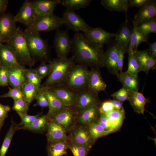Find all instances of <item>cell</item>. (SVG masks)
I'll list each match as a JSON object with an SVG mask.
<instances>
[{
    "label": "cell",
    "instance_id": "obj_54",
    "mask_svg": "<svg viewBox=\"0 0 156 156\" xmlns=\"http://www.w3.org/2000/svg\"><path fill=\"white\" fill-rule=\"evenodd\" d=\"M146 50L148 54L151 57L156 59V41L149 43V48Z\"/></svg>",
    "mask_w": 156,
    "mask_h": 156
},
{
    "label": "cell",
    "instance_id": "obj_49",
    "mask_svg": "<svg viewBox=\"0 0 156 156\" xmlns=\"http://www.w3.org/2000/svg\"><path fill=\"white\" fill-rule=\"evenodd\" d=\"M100 114H107L114 109V106L110 100L106 101L101 103L99 107Z\"/></svg>",
    "mask_w": 156,
    "mask_h": 156
},
{
    "label": "cell",
    "instance_id": "obj_42",
    "mask_svg": "<svg viewBox=\"0 0 156 156\" xmlns=\"http://www.w3.org/2000/svg\"><path fill=\"white\" fill-rule=\"evenodd\" d=\"M14 101L12 110L16 112L18 114H27L29 105L24 99H18L14 100Z\"/></svg>",
    "mask_w": 156,
    "mask_h": 156
},
{
    "label": "cell",
    "instance_id": "obj_21",
    "mask_svg": "<svg viewBox=\"0 0 156 156\" xmlns=\"http://www.w3.org/2000/svg\"><path fill=\"white\" fill-rule=\"evenodd\" d=\"M6 68L8 83L12 88H21L27 81L25 74V68L23 66Z\"/></svg>",
    "mask_w": 156,
    "mask_h": 156
},
{
    "label": "cell",
    "instance_id": "obj_19",
    "mask_svg": "<svg viewBox=\"0 0 156 156\" xmlns=\"http://www.w3.org/2000/svg\"><path fill=\"white\" fill-rule=\"evenodd\" d=\"M107 85L103 81L99 68L92 67L90 70L88 88L97 94L105 91Z\"/></svg>",
    "mask_w": 156,
    "mask_h": 156
},
{
    "label": "cell",
    "instance_id": "obj_13",
    "mask_svg": "<svg viewBox=\"0 0 156 156\" xmlns=\"http://www.w3.org/2000/svg\"><path fill=\"white\" fill-rule=\"evenodd\" d=\"M83 33L89 40L101 48H103L105 44H108L116 36L115 33L108 32L100 27H92Z\"/></svg>",
    "mask_w": 156,
    "mask_h": 156
},
{
    "label": "cell",
    "instance_id": "obj_31",
    "mask_svg": "<svg viewBox=\"0 0 156 156\" xmlns=\"http://www.w3.org/2000/svg\"><path fill=\"white\" fill-rule=\"evenodd\" d=\"M114 132L119 130L125 118L124 109H114L105 114Z\"/></svg>",
    "mask_w": 156,
    "mask_h": 156
},
{
    "label": "cell",
    "instance_id": "obj_53",
    "mask_svg": "<svg viewBox=\"0 0 156 156\" xmlns=\"http://www.w3.org/2000/svg\"><path fill=\"white\" fill-rule=\"evenodd\" d=\"M10 107L8 105H5L0 103V120L4 121L8 117Z\"/></svg>",
    "mask_w": 156,
    "mask_h": 156
},
{
    "label": "cell",
    "instance_id": "obj_27",
    "mask_svg": "<svg viewBox=\"0 0 156 156\" xmlns=\"http://www.w3.org/2000/svg\"><path fill=\"white\" fill-rule=\"evenodd\" d=\"M128 101L135 112L142 114H144L145 105L149 101L148 99L146 98L138 91L131 92L130 96Z\"/></svg>",
    "mask_w": 156,
    "mask_h": 156
},
{
    "label": "cell",
    "instance_id": "obj_7",
    "mask_svg": "<svg viewBox=\"0 0 156 156\" xmlns=\"http://www.w3.org/2000/svg\"><path fill=\"white\" fill-rule=\"evenodd\" d=\"M79 114L75 107H66L48 118L49 120L61 126L67 132L70 131L76 125Z\"/></svg>",
    "mask_w": 156,
    "mask_h": 156
},
{
    "label": "cell",
    "instance_id": "obj_1",
    "mask_svg": "<svg viewBox=\"0 0 156 156\" xmlns=\"http://www.w3.org/2000/svg\"><path fill=\"white\" fill-rule=\"evenodd\" d=\"M72 40L71 51L75 63L88 67H103V48L91 42L82 33L76 32Z\"/></svg>",
    "mask_w": 156,
    "mask_h": 156
},
{
    "label": "cell",
    "instance_id": "obj_60",
    "mask_svg": "<svg viewBox=\"0 0 156 156\" xmlns=\"http://www.w3.org/2000/svg\"></svg>",
    "mask_w": 156,
    "mask_h": 156
},
{
    "label": "cell",
    "instance_id": "obj_34",
    "mask_svg": "<svg viewBox=\"0 0 156 156\" xmlns=\"http://www.w3.org/2000/svg\"><path fill=\"white\" fill-rule=\"evenodd\" d=\"M132 21L137 30L144 35L149 36L150 33H156V17L139 23Z\"/></svg>",
    "mask_w": 156,
    "mask_h": 156
},
{
    "label": "cell",
    "instance_id": "obj_55",
    "mask_svg": "<svg viewBox=\"0 0 156 156\" xmlns=\"http://www.w3.org/2000/svg\"><path fill=\"white\" fill-rule=\"evenodd\" d=\"M8 3L7 0H0V16L5 13Z\"/></svg>",
    "mask_w": 156,
    "mask_h": 156
},
{
    "label": "cell",
    "instance_id": "obj_57",
    "mask_svg": "<svg viewBox=\"0 0 156 156\" xmlns=\"http://www.w3.org/2000/svg\"><path fill=\"white\" fill-rule=\"evenodd\" d=\"M122 1L124 4L125 12L126 14V16H127V12L129 7V0H122Z\"/></svg>",
    "mask_w": 156,
    "mask_h": 156
},
{
    "label": "cell",
    "instance_id": "obj_16",
    "mask_svg": "<svg viewBox=\"0 0 156 156\" xmlns=\"http://www.w3.org/2000/svg\"><path fill=\"white\" fill-rule=\"evenodd\" d=\"M50 88L65 106L75 107L77 92L64 85Z\"/></svg>",
    "mask_w": 156,
    "mask_h": 156
},
{
    "label": "cell",
    "instance_id": "obj_23",
    "mask_svg": "<svg viewBox=\"0 0 156 156\" xmlns=\"http://www.w3.org/2000/svg\"><path fill=\"white\" fill-rule=\"evenodd\" d=\"M133 52L142 71L148 73L150 70L155 69L156 59L151 57L146 50H136Z\"/></svg>",
    "mask_w": 156,
    "mask_h": 156
},
{
    "label": "cell",
    "instance_id": "obj_36",
    "mask_svg": "<svg viewBox=\"0 0 156 156\" xmlns=\"http://www.w3.org/2000/svg\"><path fill=\"white\" fill-rule=\"evenodd\" d=\"M92 1L91 0H63L61 3L66 9L74 11L86 7Z\"/></svg>",
    "mask_w": 156,
    "mask_h": 156
},
{
    "label": "cell",
    "instance_id": "obj_48",
    "mask_svg": "<svg viewBox=\"0 0 156 156\" xmlns=\"http://www.w3.org/2000/svg\"><path fill=\"white\" fill-rule=\"evenodd\" d=\"M36 99V103L34 105L35 106H38L42 108L48 107V100L41 88Z\"/></svg>",
    "mask_w": 156,
    "mask_h": 156
},
{
    "label": "cell",
    "instance_id": "obj_12",
    "mask_svg": "<svg viewBox=\"0 0 156 156\" xmlns=\"http://www.w3.org/2000/svg\"><path fill=\"white\" fill-rule=\"evenodd\" d=\"M62 18L64 25L76 32L80 31L83 32L92 28L74 11L66 9Z\"/></svg>",
    "mask_w": 156,
    "mask_h": 156
},
{
    "label": "cell",
    "instance_id": "obj_18",
    "mask_svg": "<svg viewBox=\"0 0 156 156\" xmlns=\"http://www.w3.org/2000/svg\"><path fill=\"white\" fill-rule=\"evenodd\" d=\"M0 65L5 68L20 67L11 48L7 44L0 42Z\"/></svg>",
    "mask_w": 156,
    "mask_h": 156
},
{
    "label": "cell",
    "instance_id": "obj_41",
    "mask_svg": "<svg viewBox=\"0 0 156 156\" xmlns=\"http://www.w3.org/2000/svg\"><path fill=\"white\" fill-rule=\"evenodd\" d=\"M90 134L95 141L98 138L109 134L96 123H92L88 125Z\"/></svg>",
    "mask_w": 156,
    "mask_h": 156
},
{
    "label": "cell",
    "instance_id": "obj_30",
    "mask_svg": "<svg viewBox=\"0 0 156 156\" xmlns=\"http://www.w3.org/2000/svg\"><path fill=\"white\" fill-rule=\"evenodd\" d=\"M118 80L131 92H138L139 81L138 76L131 75L126 71L120 73L117 77Z\"/></svg>",
    "mask_w": 156,
    "mask_h": 156
},
{
    "label": "cell",
    "instance_id": "obj_59",
    "mask_svg": "<svg viewBox=\"0 0 156 156\" xmlns=\"http://www.w3.org/2000/svg\"><path fill=\"white\" fill-rule=\"evenodd\" d=\"M0 86H1V84L0 81Z\"/></svg>",
    "mask_w": 156,
    "mask_h": 156
},
{
    "label": "cell",
    "instance_id": "obj_38",
    "mask_svg": "<svg viewBox=\"0 0 156 156\" xmlns=\"http://www.w3.org/2000/svg\"><path fill=\"white\" fill-rule=\"evenodd\" d=\"M101 3L107 10L125 12L122 0H102Z\"/></svg>",
    "mask_w": 156,
    "mask_h": 156
},
{
    "label": "cell",
    "instance_id": "obj_40",
    "mask_svg": "<svg viewBox=\"0 0 156 156\" xmlns=\"http://www.w3.org/2000/svg\"><path fill=\"white\" fill-rule=\"evenodd\" d=\"M25 74L27 81L41 88L42 79L39 76L35 69L25 68Z\"/></svg>",
    "mask_w": 156,
    "mask_h": 156
},
{
    "label": "cell",
    "instance_id": "obj_15",
    "mask_svg": "<svg viewBox=\"0 0 156 156\" xmlns=\"http://www.w3.org/2000/svg\"><path fill=\"white\" fill-rule=\"evenodd\" d=\"M37 15L31 1L25 0L17 14L14 16V21L23 24L27 28L34 22Z\"/></svg>",
    "mask_w": 156,
    "mask_h": 156
},
{
    "label": "cell",
    "instance_id": "obj_33",
    "mask_svg": "<svg viewBox=\"0 0 156 156\" xmlns=\"http://www.w3.org/2000/svg\"><path fill=\"white\" fill-rule=\"evenodd\" d=\"M133 24V29L129 43V49L133 51L137 50L138 46L142 43L147 42L149 36L144 35L139 31Z\"/></svg>",
    "mask_w": 156,
    "mask_h": 156
},
{
    "label": "cell",
    "instance_id": "obj_9",
    "mask_svg": "<svg viewBox=\"0 0 156 156\" xmlns=\"http://www.w3.org/2000/svg\"><path fill=\"white\" fill-rule=\"evenodd\" d=\"M107 50L103 53V66L105 67L112 74L118 77L119 73L117 66L120 47L115 40L109 42Z\"/></svg>",
    "mask_w": 156,
    "mask_h": 156
},
{
    "label": "cell",
    "instance_id": "obj_6",
    "mask_svg": "<svg viewBox=\"0 0 156 156\" xmlns=\"http://www.w3.org/2000/svg\"><path fill=\"white\" fill-rule=\"evenodd\" d=\"M64 25L62 18L53 13L37 16L33 23L26 29L40 33L57 30Z\"/></svg>",
    "mask_w": 156,
    "mask_h": 156
},
{
    "label": "cell",
    "instance_id": "obj_52",
    "mask_svg": "<svg viewBox=\"0 0 156 156\" xmlns=\"http://www.w3.org/2000/svg\"><path fill=\"white\" fill-rule=\"evenodd\" d=\"M127 51L124 49L120 48L118 52V57L117 62V66L120 73L122 72L124 56Z\"/></svg>",
    "mask_w": 156,
    "mask_h": 156
},
{
    "label": "cell",
    "instance_id": "obj_2",
    "mask_svg": "<svg viewBox=\"0 0 156 156\" xmlns=\"http://www.w3.org/2000/svg\"><path fill=\"white\" fill-rule=\"evenodd\" d=\"M51 70L42 87L50 88L63 84L73 67L76 64L73 56L62 59L57 58L49 60Z\"/></svg>",
    "mask_w": 156,
    "mask_h": 156
},
{
    "label": "cell",
    "instance_id": "obj_28",
    "mask_svg": "<svg viewBox=\"0 0 156 156\" xmlns=\"http://www.w3.org/2000/svg\"><path fill=\"white\" fill-rule=\"evenodd\" d=\"M68 141L60 140L48 142V156H62L67 154Z\"/></svg>",
    "mask_w": 156,
    "mask_h": 156
},
{
    "label": "cell",
    "instance_id": "obj_17",
    "mask_svg": "<svg viewBox=\"0 0 156 156\" xmlns=\"http://www.w3.org/2000/svg\"><path fill=\"white\" fill-rule=\"evenodd\" d=\"M132 27L126 16L125 21L120 26L116 34L115 40L120 48L127 51L129 49V42L132 34Z\"/></svg>",
    "mask_w": 156,
    "mask_h": 156
},
{
    "label": "cell",
    "instance_id": "obj_37",
    "mask_svg": "<svg viewBox=\"0 0 156 156\" xmlns=\"http://www.w3.org/2000/svg\"><path fill=\"white\" fill-rule=\"evenodd\" d=\"M128 54V67L126 71L129 73L138 76V73L142 70L134 54L133 51L129 49L127 52Z\"/></svg>",
    "mask_w": 156,
    "mask_h": 156
},
{
    "label": "cell",
    "instance_id": "obj_45",
    "mask_svg": "<svg viewBox=\"0 0 156 156\" xmlns=\"http://www.w3.org/2000/svg\"><path fill=\"white\" fill-rule=\"evenodd\" d=\"M8 91L6 93L0 95V98L9 97L13 100L24 99V96L21 88L9 87Z\"/></svg>",
    "mask_w": 156,
    "mask_h": 156
},
{
    "label": "cell",
    "instance_id": "obj_32",
    "mask_svg": "<svg viewBox=\"0 0 156 156\" xmlns=\"http://www.w3.org/2000/svg\"><path fill=\"white\" fill-rule=\"evenodd\" d=\"M40 89L27 81L22 86L21 89L24 99L29 105L36 99Z\"/></svg>",
    "mask_w": 156,
    "mask_h": 156
},
{
    "label": "cell",
    "instance_id": "obj_10",
    "mask_svg": "<svg viewBox=\"0 0 156 156\" xmlns=\"http://www.w3.org/2000/svg\"><path fill=\"white\" fill-rule=\"evenodd\" d=\"M69 140L76 144L88 147H92L95 140L92 137L88 126L75 125L70 130Z\"/></svg>",
    "mask_w": 156,
    "mask_h": 156
},
{
    "label": "cell",
    "instance_id": "obj_24",
    "mask_svg": "<svg viewBox=\"0 0 156 156\" xmlns=\"http://www.w3.org/2000/svg\"><path fill=\"white\" fill-rule=\"evenodd\" d=\"M41 88L48 101L49 110L47 114L48 117L61 111L66 107L50 88L42 86Z\"/></svg>",
    "mask_w": 156,
    "mask_h": 156
},
{
    "label": "cell",
    "instance_id": "obj_44",
    "mask_svg": "<svg viewBox=\"0 0 156 156\" xmlns=\"http://www.w3.org/2000/svg\"><path fill=\"white\" fill-rule=\"evenodd\" d=\"M51 69V65L49 63L47 64L45 62H42L35 69L38 75L42 79L49 75Z\"/></svg>",
    "mask_w": 156,
    "mask_h": 156
},
{
    "label": "cell",
    "instance_id": "obj_47",
    "mask_svg": "<svg viewBox=\"0 0 156 156\" xmlns=\"http://www.w3.org/2000/svg\"><path fill=\"white\" fill-rule=\"evenodd\" d=\"M96 123L103 127L109 133L114 132L105 114H100L99 117Z\"/></svg>",
    "mask_w": 156,
    "mask_h": 156
},
{
    "label": "cell",
    "instance_id": "obj_3",
    "mask_svg": "<svg viewBox=\"0 0 156 156\" xmlns=\"http://www.w3.org/2000/svg\"><path fill=\"white\" fill-rule=\"evenodd\" d=\"M23 32L29 52L33 59L41 62H49L50 48L47 41L41 37L40 33L26 29Z\"/></svg>",
    "mask_w": 156,
    "mask_h": 156
},
{
    "label": "cell",
    "instance_id": "obj_26",
    "mask_svg": "<svg viewBox=\"0 0 156 156\" xmlns=\"http://www.w3.org/2000/svg\"><path fill=\"white\" fill-rule=\"evenodd\" d=\"M156 17V1L151 0L145 7L140 9L132 20L139 23L152 19Z\"/></svg>",
    "mask_w": 156,
    "mask_h": 156
},
{
    "label": "cell",
    "instance_id": "obj_50",
    "mask_svg": "<svg viewBox=\"0 0 156 156\" xmlns=\"http://www.w3.org/2000/svg\"><path fill=\"white\" fill-rule=\"evenodd\" d=\"M0 81L1 86H7L8 84L7 68L0 65Z\"/></svg>",
    "mask_w": 156,
    "mask_h": 156
},
{
    "label": "cell",
    "instance_id": "obj_25",
    "mask_svg": "<svg viewBox=\"0 0 156 156\" xmlns=\"http://www.w3.org/2000/svg\"><path fill=\"white\" fill-rule=\"evenodd\" d=\"M99 106L94 105L79 113L77 121L80 125L88 126L92 123H96L100 116Z\"/></svg>",
    "mask_w": 156,
    "mask_h": 156
},
{
    "label": "cell",
    "instance_id": "obj_35",
    "mask_svg": "<svg viewBox=\"0 0 156 156\" xmlns=\"http://www.w3.org/2000/svg\"><path fill=\"white\" fill-rule=\"evenodd\" d=\"M20 129L19 126L12 121L0 149V156H5L14 133Z\"/></svg>",
    "mask_w": 156,
    "mask_h": 156
},
{
    "label": "cell",
    "instance_id": "obj_22",
    "mask_svg": "<svg viewBox=\"0 0 156 156\" xmlns=\"http://www.w3.org/2000/svg\"><path fill=\"white\" fill-rule=\"evenodd\" d=\"M48 142L60 140H69L66 131L58 124L49 120L47 128Z\"/></svg>",
    "mask_w": 156,
    "mask_h": 156
},
{
    "label": "cell",
    "instance_id": "obj_46",
    "mask_svg": "<svg viewBox=\"0 0 156 156\" xmlns=\"http://www.w3.org/2000/svg\"><path fill=\"white\" fill-rule=\"evenodd\" d=\"M41 114H38L34 115H30L26 114H19L21 121L18 126L20 127L29 124L33 122Z\"/></svg>",
    "mask_w": 156,
    "mask_h": 156
},
{
    "label": "cell",
    "instance_id": "obj_51",
    "mask_svg": "<svg viewBox=\"0 0 156 156\" xmlns=\"http://www.w3.org/2000/svg\"><path fill=\"white\" fill-rule=\"evenodd\" d=\"M151 0H129V7H137L141 9L146 6Z\"/></svg>",
    "mask_w": 156,
    "mask_h": 156
},
{
    "label": "cell",
    "instance_id": "obj_14",
    "mask_svg": "<svg viewBox=\"0 0 156 156\" xmlns=\"http://www.w3.org/2000/svg\"><path fill=\"white\" fill-rule=\"evenodd\" d=\"M18 28L14 16L7 13L0 16V42H8L16 31Z\"/></svg>",
    "mask_w": 156,
    "mask_h": 156
},
{
    "label": "cell",
    "instance_id": "obj_5",
    "mask_svg": "<svg viewBox=\"0 0 156 156\" xmlns=\"http://www.w3.org/2000/svg\"><path fill=\"white\" fill-rule=\"evenodd\" d=\"M90 70L83 65L75 64L62 85L76 92L88 88Z\"/></svg>",
    "mask_w": 156,
    "mask_h": 156
},
{
    "label": "cell",
    "instance_id": "obj_8",
    "mask_svg": "<svg viewBox=\"0 0 156 156\" xmlns=\"http://www.w3.org/2000/svg\"><path fill=\"white\" fill-rule=\"evenodd\" d=\"M72 44V39L69 36L67 30H56L53 40V46L57 58H67L71 51Z\"/></svg>",
    "mask_w": 156,
    "mask_h": 156
},
{
    "label": "cell",
    "instance_id": "obj_11",
    "mask_svg": "<svg viewBox=\"0 0 156 156\" xmlns=\"http://www.w3.org/2000/svg\"><path fill=\"white\" fill-rule=\"evenodd\" d=\"M100 103L98 94L87 88L77 92L75 107L80 113L93 106H99Z\"/></svg>",
    "mask_w": 156,
    "mask_h": 156
},
{
    "label": "cell",
    "instance_id": "obj_39",
    "mask_svg": "<svg viewBox=\"0 0 156 156\" xmlns=\"http://www.w3.org/2000/svg\"><path fill=\"white\" fill-rule=\"evenodd\" d=\"M68 148L74 156H87L90 148L68 141Z\"/></svg>",
    "mask_w": 156,
    "mask_h": 156
},
{
    "label": "cell",
    "instance_id": "obj_4",
    "mask_svg": "<svg viewBox=\"0 0 156 156\" xmlns=\"http://www.w3.org/2000/svg\"><path fill=\"white\" fill-rule=\"evenodd\" d=\"M12 49L17 60L21 65L31 67L35 61L29 52L23 31L18 28L13 36L6 42Z\"/></svg>",
    "mask_w": 156,
    "mask_h": 156
},
{
    "label": "cell",
    "instance_id": "obj_29",
    "mask_svg": "<svg viewBox=\"0 0 156 156\" xmlns=\"http://www.w3.org/2000/svg\"><path fill=\"white\" fill-rule=\"evenodd\" d=\"M49 118L47 114L41 115L33 122L28 125L20 127V129H23L32 131L42 133L47 129Z\"/></svg>",
    "mask_w": 156,
    "mask_h": 156
},
{
    "label": "cell",
    "instance_id": "obj_20",
    "mask_svg": "<svg viewBox=\"0 0 156 156\" xmlns=\"http://www.w3.org/2000/svg\"><path fill=\"white\" fill-rule=\"evenodd\" d=\"M32 6L37 16H42L53 13L61 0H36L31 1Z\"/></svg>",
    "mask_w": 156,
    "mask_h": 156
},
{
    "label": "cell",
    "instance_id": "obj_58",
    "mask_svg": "<svg viewBox=\"0 0 156 156\" xmlns=\"http://www.w3.org/2000/svg\"><path fill=\"white\" fill-rule=\"evenodd\" d=\"M4 122V121H1L0 120V132L1 131V128L3 125Z\"/></svg>",
    "mask_w": 156,
    "mask_h": 156
},
{
    "label": "cell",
    "instance_id": "obj_56",
    "mask_svg": "<svg viewBox=\"0 0 156 156\" xmlns=\"http://www.w3.org/2000/svg\"><path fill=\"white\" fill-rule=\"evenodd\" d=\"M110 101L114 106V109L120 110L123 108L122 102L114 99Z\"/></svg>",
    "mask_w": 156,
    "mask_h": 156
},
{
    "label": "cell",
    "instance_id": "obj_43",
    "mask_svg": "<svg viewBox=\"0 0 156 156\" xmlns=\"http://www.w3.org/2000/svg\"><path fill=\"white\" fill-rule=\"evenodd\" d=\"M131 91L125 86L123 87L118 90L111 95L113 99L123 102L128 101L130 96Z\"/></svg>",
    "mask_w": 156,
    "mask_h": 156
}]
</instances>
